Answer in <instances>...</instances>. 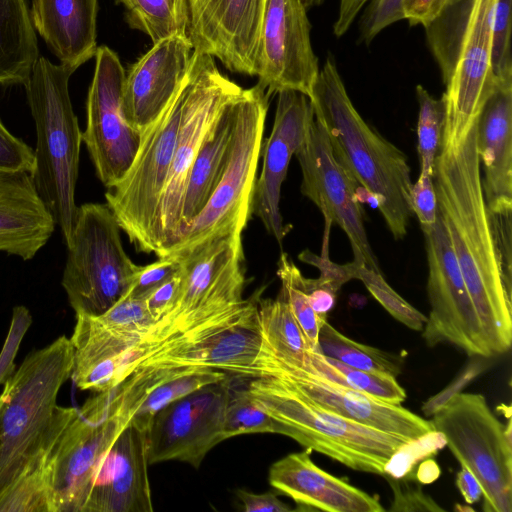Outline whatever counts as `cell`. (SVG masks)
Segmentation results:
<instances>
[{
  "label": "cell",
  "mask_w": 512,
  "mask_h": 512,
  "mask_svg": "<svg viewBox=\"0 0 512 512\" xmlns=\"http://www.w3.org/2000/svg\"><path fill=\"white\" fill-rule=\"evenodd\" d=\"M477 131L478 120L459 142L441 144L433 183L438 214L495 356L511 347L512 306L484 198Z\"/></svg>",
  "instance_id": "1"
},
{
  "label": "cell",
  "mask_w": 512,
  "mask_h": 512,
  "mask_svg": "<svg viewBox=\"0 0 512 512\" xmlns=\"http://www.w3.org/2000/svg\"><path fill=\"white\" fill-rule=\"evenodd\" d=\"M73 347L62 335L30 352L0 395V499L36 473L50 444L77 412L57 404L71 377Z\"/></svg>",
  "instance_id": "2"
},
{
  "label": "cell",
  "mask_w": 512,
  "mask_h": 512,
  "mask_svg": "<svg viewBox=\"0 0 512 512\" xmlns=\"http://www.w3.org/2000/svg\"><path fill=\"white\" fill-rule=\"evenodd\" d=\"M337 161L375 201L396 240L408 230L411 169L407 156L372 128L354 107L336 63L327 56L309 96Z\"/></svg>",
  "instance_id": "3"
},
{
  "label": "cell",
  "mask_w": 512,
  "mask_h": 512,
  "mask_svg": "<svg viewBox=\"0 0 512 512\" xmlns=\"http://www.w3.org/2000/svg\"><path fill=\"white\" fill-rule=\"evenodd\" d=\"M40 56L25 89L36 128L35 188L68 242L78 207L75 188L79 172L82 132L69 95L75 72Z\"/></svg>",
  "instance_id": "4"
},
{
  "label": "cell",
  "mask_w": 512,
  "mask_h": 512,
  "mask_svg": "<svg viewBox=\"0 0 512 512\" xmlns=\"http://www.w3.org/2000/svg\"><path fill=\"white\" fill-rule=\"evenodd\" d=\"M246 389L261 410L284 426L285 436L357 471L384 476L390 458L410 441L327 410L278 376L253 377Z\"/></svg>",
  "instance_id": "5"
},
{
  "label": "cell",
  "mask_w": 512,
  "mask_h": 512,
  "mask_svg": "<svg viewBox=\"0 0 512 512\" xmlns=\"http://www.w3.org/2000/svg\"><path fill=\"white\" fill-rule=\"evenodd\" d=\"M181 256L182 283L171 312L153 325L124 357L123 375L181 335L241 305L245 286L242 232L212 238Z\"/></svg>",
  "instance_id": "6"
},
{
  "label": "cell",
  "mask_w": 512,
  "mask_h": 512,
  "mask_svg": "<svg viewBox=\"0 0 512 512\" xmlns=\"http://www.w3.org/2000/svg\"><path fill=\"white\" fill-rule=\"evenodd\" d=\"M138 407L117 385L77 408L29 482L48 491L53 512H82L96 467Z\"/></svg>",
  "instance_id": "7"
},
{
  "label": "cell",
  "mask_w": 512,
  "mask_h": 512,
  "mask_svg": "<svg viewBox=\"0 0 512 512\" xmlns=\"http://www.w3.org/2000/svg\"><path fill=\"white\" fill-rule=\"evenodd\" d=\"M269 97L257 83L236 98L232 142L220 181L200 214L163 257L185 254L212 238L245 229L252 214Z\"/></svg>",
  "instance_id": "8"
},
{
  "label": "cell",
  "mask_w": 512,
  "mask_h": 512,
  "mask_svg": "<svg viewBox=\"0 0 512 512\" xmlns=\"http://www.w3.org/2000/svg\"><path fill=\"white\" fill-rule=\"evenodd\" d=\"M120 230L107 204L78 207L61 281L75 315H102L127 293L140 266L126 254Z\"/></svg>",
  "instance_id": "9"
},
{
  "label": "cell",
  "mask_w": 512,
  "mask_h": 512,
  "mask_svg": "<svg viewBox=\"0 0 512 512\" xmlns=\"http://www.w3.org/2000/svg\"><path fill=\"white\" fill-rule=\"evenodd\" d=\"M432 415L435 431L479 482L483 510L511 512V420L503 425L482 394L464 392L453 395Z\"/></svg>",
  "instance_id": "10"
},
{
  "label": "cell",
  "mask_w": 512,
  "mask_h": 512,
  "mask_svg": "<svg viewBox=\"0 0 512 512\" xmlns=\"http://www.w3.org/2000/svg\"><path fill=\"white\" fill-rule=\"evenodd\" d=\"M187 96L176 150L157 208L155 253L163 257L181 230L187 179L207 134L243 88L224 76L214 57L193 51L185 79Z\"/></svg>",
  "instance_id": "11"
},
{
  "label": "cell",
  "mask_w": 512,
  "mask_h": 512,
  "mask_svg": "<svg viewBox=\"0 0 512 512\" xmlns=\"http://www.w3.org/2000/svg\"><path fill=\"white\" fill-rule=\"evenodd\" d=\"M187 96L186 83L142 133L136 157L120 182L107 188L106 204L136 249L155 253L158 204L176 150Z\"/></svg>",
  "instance_id": "12"
},
{
  "label": "cell",
  "mask_w": 512,
  "mask_h": 512,
  "mask_svg": "<svg viewBox=\"0 0 512 512\" xmlns=\"http://www.w3.org/2000/svg\"><path fill=\"white\" fill-rule=\"evenodd\" d=\"M295 156L302 172L301 193L324 217L320 255L329 256L330 230L337 224L350 242L353 260L381 272L364 226L360 186L335 158L326 128L315 116Z\"/></svg>",
  "instance_id": "13"
},
{
  "label": "cell",
  "mask_w": 512,
  "mask_h": 512,
  "mask_svg": "<svg viewBox=\"0 0 512 512\" xmlns=\"http://www.w3.org/2000/svg\"><path fill=\"white\" fill-rule=\"evenodd\" d=\"M125 75L117 54L107 46L98 47L82 142L97 177L106 188L116 185L126 175L141 142L142 134L130 125L124 111Z\"/></svg>",
  "instance_id": "14"
},
{
  "label": "cell",
  "mask_w": 512,
  "mask_h": 512,
  "mask_svg": "<svg viewBox=\"0 0 512 512\" xmlns=\"http://www.w3.org/2000/svg\"><path fill=\"white\" fill-rule=\"evenodd\" d=\"M424 237L428 263L427 294L431 307L422 329L424 340L429 346L450 343L469 356L492 357L439 214L433 229Z\"/></svg>",
  "instance_id": "15"
},
{
  "label": "cell",
  "mask_w": 512,
  "mask_h": 512,
  "mask_svg": "<svg viewBox=\"0 0 512 512\" xmlns=\"http://www.w3.org/2000/svg\"><path fill=\"white\" fill-rule=\"evenodd\" d=\"M231 379L209 383L158 411L147 432L148 464L177 460L198 468L226 440L225 410Z\"/></svg>",
  "instance_id": "16"
},
{
  "label": "cell",
  "mask_w": 512,
  "mask_h": 512,
  "mask_svg": "<svg viewBox=\"0 0 512 512\" xmlns=\"http://www.w3.org/2000/svg\"><path fill=\"white\" fill-rule=\"evenodd\" d=\"M262 375L284 378L303 395L323 408L383 432L414 440L435 431L431 421L416 415L400 404L377 400L327 380L309 366H297L278 358L261 340L258 355L248 376L253 378Z\"/></svg>",
  "instance_id": "17"
},
{
  "label": "cell",
  "mask_w": 512,
  "mask_h": 512,
  "mask_svg": "<svg viewBox=\"0 0 512 512\" xmlns=\"http://www.w3.org/2000/svg\"><path fill=\"white\" fill-rule=\"evenodd\" d=\"M310 29L301 0H266L255 76L269 96L282 90L311 95L320 69Z\"/></svg>",
  "instance_id": "18"
},
{
  "label": "cell",
  "mask_w": 512,
  "mask_h": 512,
  "mask_svg": "<svg viewBox=\"0 0 512 512\" xmlns=\"http://www.w3.org/2000/svg\"><path fill=\"white\" fill-rule=\"evenodd\" d=\"M496 0H476L452 75L443 93L446 115L441 144L459 142L478 120L495 86L491 68Z\"/></svg>",
  "instance_id": "19"
},
{
  "label": "cell",
  "mask_w": 512,
  "mask_h": 512,
  "mask_svg": "<svg viewBox=\"0 0 512 512\" xmlns=\"http://www.w3.org/2000/svg\"><path fill=\"white\" fill-rule=\"evenodd\" d=\"M187 35L194 51L232 72L256 75L266 0H190Z\"/></svg>",
  "instance_id": "20"
},
{
  "label": "cell",
  "mask_w": 512,
  "mask_h": 512,
  "mask_svg": "<svg viewBox=\"0 0 512 512\" xmlns=\"http://www.w3.org/2000/svg\"><path fill=\"white\" fill-rule=\"evenodd\" d=\"M277 106L269 137L262 143V169L255 182L252 213L279 243L292 226L280 212L281 187L292 156L303 143L314 111L309 97L294 90L277 93Z\"/></svg>",
  "instance_id": "21"
},
{
  "label": "cell",
  "mask_w": 512,
  "mask_h": 512,
  "mask_svg": "<svg viewBox=\"0 0 512 512\" xmlns=\"http://www.w3.org/2000/svg\"><path fill=\"white\" fill-rule=\"evenodd\" d=\"M193 51L188 35H173L153 44L126 73L124 111L130 125L141 134L178 93Z\"/></svg>",
  "instance_id": "22"
},
{
  "label": "cell",
  "mask_w": 512,
  "mask_h": 512,
  "mask_svg": "<svg viewBox=\"0 0 512 512\" xmlns=\"http://www.w3.org/2000/svg\"><path fill=\"white\" fill-rule=\"evenodd\" d=\"M146 432L129 423L101 457L82 512H152Z\"/></svg>",
  "instance_id": "23"
},
{
  "label": "cell",
  "mask_w": 512,
  "mask_h": 512,
  "mask_svg": "<svg viewBox=\"0 0 512 512\" xmlns=\"http://www.w3.org/2000/svg\"><path fill=\"white\" fill-rule=\"evenodd\" d=\"M312 450L288 454L269 469V483L290 497L301 510L383 512L379 498L319 468Z\"/></svg>",
  "instance_id": "24"
},
{
  "label": "cell",
  "mask_w": 512,
  "mask_h": 512,
  "mask_svg": "<svg viewBox=\"0 0 512 512\" xmlns=\"http://www.w3.org/2000/svg\"><path fill=\"white\" fill-rule=\"evenodd\" d=\"M477 147L489 211H512V84L495 82L478 117Z\"/></svg>",
  "instance_id": "25"
},
{
  "label": "cell",
  "mask_w": 512,
  "mask_h": 512,
  "mask_svg": "<svg viewBox=\"0 0 512 512\" xmlns=\"http://www.w3.org/2000/svg\"><path fill=\"white\" fill-rule=\"evenodd\" d=\"M55 225L31 174L0 169V252L30 260Z\"/></svg>",
  "instance_id": "26"
},
{
  "label": "cell",
  "mask_w": 512,
  "mask_h": 512,
  "mask_svg": "<svg viewBox=\"0 0 512 512\" xmlns=\"http://www.w3.org/2000/svg\"><path fill=\"white\" fill-rule=\"evenodd\" d=\"M261 345L258 325H238L156 352L136 368L205 367L248 377Z\"/></svg>",
  "instance_id": "27"
},
{
  "label": "cell",
  "mask_w": 512,
  "mask_h": 512,
  "mask_svg": "<svg viewBox=\"0 0 512 512\" xmlns=\"http://www.w3.org/2000/svg\"><path fill=\"white\" fill-rule=\"evenodd\" d=\"M98 0H32L34 29L60 63L77 70L95 56Z\"/></svg>",
  "instance_id": "28"
},
{
  "label": "cell",
  "mask_w": 512,
  "mask_h": 512,
  "mask_svg": "<svg viewBox=\"0 0 512 512\" xmlns=\"http://www.w3.org/2000/svg\"><path fill=\"white\" fill-rule=\"evenodd\" d=\"M236 98L224 108L194 160L184 194L179 236L200 214L225 169L234 130Z\"/></svg>",
  "instance_id": "29"
},
{
  "label": "cell",
  "mask_w": 512,
  "mask_h": 512,
  "mask_svg": "<svg viewBox=\"0 0 512 512\" xmlns=\"http://www.w3.org/2000/svg\"><path fill=\"white\" fill-rule=\"evenodd\" d=\"M39 57L27 0H0V86L25 85Z\"/></svg>",
  "instance_id": "30"
},
{
  "label": "cell",
  "mask_w": 512,
  "mask_h": 512,
  "mask_svg": "<svg viewBox=\"0 0 512 512\" xmlns=\"http://www.w3.org/2000/svg\"><path fill=\"white\" fill-rule=\"evenodd\" d=\"M257 318L262 343L275 356L297 366H307L312 351L281 293L276 299L258 298Z\"/></svg>",
  "instance_id": "31"
},
{
  "label": "cell",
  "mask_w": 512,
  "mask_h": 512,
  "mask_svg": "<svg viewBox=\"0 0 512 512\" xmlns=\"http://www.w3.org/2000/svg\"><path fill=\"white\" fill-rule=\"evenodd\" d=\"M307 366L327 380L377 400L399 405L406 398L404 388L395 377L353 368L320 352L309 353Z\"/></svg>",
  "instance_id": "32"
},
{
  "label": "cell",
  "mask_w": 512,
  "mask_h": 512,
  "mask_svg": "<svg viewBox=\"0 0 512 512\" xmlns=\"http://www.w3.org/2000/svg\"><path fill=\"white\" fill-rule=\"evenodd\" d=\"M127 9L131 27L146 33L155 44L173 35H187L188 0H117Z\"/></svg>",
  "instance_id": "33"
},
{
  "label": "cell",
  "mask_w": 512,
  "mask_h": 512,
  "mask_svg": "<svg viewBox=\"0 0 512 512\" xmlns=\"http://www.w3.org/2000/svg\"><path fill=\"white\" fill-rule=\"evenodd\" d=\"M318 347L321 354L353 368L395 378L401 372L400 360L394 355L346 337L327 320L320 327Z\"/></svg>",
  "instance_id": "34"
},
{
  "label": "cell",
  "mask_w": 512,
  "mask_h": 512,
  "mask_svg": "<svg viewBox=\"0 0 512 512\" xmlns=\"http://www.w3.org/2000/svg\"><path fill=\"white\" fill-rule=\"evenodd\" d=\"M228 377L226 371L194 367L174 376L155 387L136 410L130 423L147 432L155 414L166 405L176 401L195 390Z\"/></svg>",
  "instance_id": "35"
},
{
  "label": "cell",
  "mask_w": 512,
  "mask_h": 512,
  "mask_svg": "<svg viewBox=\"0 0 512 512\" xmlns=\"http://www.w3.org/2000/svg\"><path fill=\"white\" fill-rule=\"evenodd\" d=\"M277 266V275L281 280L280 293L303 331L310 350L319 352V330L327 319L320 318L312 309L304 287V276L287 253H281Z\"/></svg>",
  "instance_id": "36"
},
{
  "label": "cell",
  "mask_w": 512,
  "mask_h": 512,
  "mask_svg": "<svg viewBox=\"0 0 512 512\" xmlns=\"http://www.w3.org/2000/svg\"><path fill=\"white\" fill-rule=\"evenodd\" d=\"M476 0H450L438 17L425 27L430 50L444 58L459 53Z\"/></svg>",
  "instance_id": "37"
},
{
  "label": "cell",
  "mask_w": 512,
  "mask_h": 512,
  "mask_svg": "<svg viewBox=\"0 0 512 512\" xmlns=\"http://www.w3.org/2000/svg\"><path fill=\"white\" fill-rule=\"evenodd\" d=\"M419 104L417 123V151L420 161V173L433 176L435 159L441 146L446 115L444 96L437 99L431 96L421 85L416 86Z\"/></svg>",
  "instance_id": "38"
},
{
  "label": "cell",
  "mask_w": 512,
  "mask_h": 512,
  "mask_svg": "<svg viewBox=\"0 0 512 512\" xmlns=\"http://www.w3.org/2000/svg\"><path fill=\"white\" fill-rule=\"evenodd\" d=\"M224 430L226 438L243 434H285L284 426L261 410L251 399L247 389L231 387L225 410Z\"/></svg>",
  "instance_id": "39"
},
{
  "label": "cell",
  "mask_w": 512,
  "mask_h": 512,
  "mask_svg": "<svg viewBox=\"0 0 512 512\" xmlns=\"http://www.w3.org/2000/svg\"><path fill=\"white\" fill-rule=\"evenodd\" d=\"M363 282L370 294L381 306L396 320L412 330L423 329L427 316L408 303L383 278L381 272L360 263L356 270V277Z\"/></svg>",
  "instance_id": "40"
},
{
  "label": "cell",
  "mask_w": 512,
  "mask_h": 512,
  "mask_svg": "<svg viewBox=\"0 0 512 512\" xmlns=\"http://www.w3.org/2000/svg\"><path fill=\"white\" fill-rule=\"evenodd\" d=\"M511 3L496 0L492 20L491 68L498 84H512Z\"/></svg>",
  "instance_id": "41"
},
{
  "label": "cell",
  "mask_w": 512,
  "mask_h": 512,
  "mask_svg": "<svg viewBox=\"0 0 512 512\" xmlns=\"http://www.w3.org/2000/svg\"><path fill=\"white\" fill-rule=\"evenodd\" d=\"M96 317L112 330L136 338L138 343L154 324L145 300L128 295H124L105 313Z\"/></svg>",
  "instance_id": "42"
},
{
  "label": "cell",
  "mask_w": 512,
  "mask_h": 512,
  "mask_svg": "<svg viewBox=\"0 0 512 512\" xmlns=\"http://www.w3.org/2000/svg\"><path fill=\"white\" fill-rule=\"evenodd\" d=\"M444 445V437L437 431H432L422 437L410 440L390 458L385 467L384 476L401 478L410 474L414 465L419 460L434 454Z\"/></svg>",
  "instance_id": "43"
},
{
  "label": "cell",
  "mask_w": 512,
  "mask_h": 512,
  "mask_svg": "<svg viewBox=\"0 0 512 512\" xmlns=\"http://www.w3.org/2000/svg\"><path fill=\"white\" fill-rule=\"evenodd\" d=\"M403 0H369L359 20V41L369 45L386 27L404 19Z\"/></svg>",
  "instance_id": "44"
},
{
  "label": "cell",
  "mask_w": 512,
  "mask_h": 512,
  "mask_svg": "<svg viewBox=\"0 0 512 512\" xmlns=\"http://www.w3.org/2000/svg\"><path fill=\"white\" fill-rule=\"evenodd\" d=\"M158 258L157 261L149 265L140 266L125 295L144 299L158 286L175 275L181 267L182 260L179 255Z\"/></svg>",
  "instance_id": "45"
},
{
  "label": "cell",
  "mask_w": 512,
  "mask_h": 512,
  "mask_svg": "<svg viewBox=\"0 0 512 512\" xmlns=\"http://www.w3.org/2000/svg\"><path fill=\"white\" fill-rule=\"evenodd\" d=\"M298 258L300 261L315 266L320 271L318 278L313 279L314 283L337 295L340 288L348 281L355 279L356 270L360 262L352 261L345 264H338L328 257L317 255L310 250H303Z\"/></svg>",
  "instance_id": "46"
},
{
  "label": "cell",
  "mask_w": 512,
  "mask_h": 512,
  "mask_svg": "<svg viewBox=\"0 0 512 512\" xmlns=\"http://www.w3.org/2000/svg\"><path fill=\"white\" fill-rule=\"evenodd\" d=\"M393 492L390 511H445L417 483L410 482V476L393 478L385 476Z\"/></svg>",
  "instance_id": "47"
},
{
  "label": "cell",
  "mask_w": 512,
  "mask_h": 512,
  "mask_svg": "<svg viewBox=\"0 0 512 512\" xmlns=\"http://www.w3.org/2000/svg\"><path fill=\"white\" fill-rule=\"evenodd\" d=\"M0 169L32 174L35 169L34 150L14 136L0 117Z\"/></svg>",
  "instance_id": "48"
},
{
  "label": "cell",
  "mask_w": 512,
  "mask_h": 512,
  "mask_svg": "<svg viewBox=\"0 0 512 512\" xmlns=\"http://www.w3.org/2000/svg\"><path fill=\"white\" fill-rule=\"evenodd\" d=\"M410 200L412 212L416 214L423 233H429L438 218L433 176L425 173L419 174L417 181L412 184Z\"/></svg>",
  "instance_id": "49"
},
{
  "label": "cell",
  "mask_w": 512,
  "mask_h": 512,
  "mask_svg": "<svg viewBox=\"0 0 512 512\" xmlns=\"http://www.w3.org/2000/svg\"><path fill=\"white\" fill-rule=\"evenodd\" d=\"M31 322L32 318L26 307L17 306L13 309L9 335L0 354V384H4L15 372L13 359Z\"/></svg>",
  "instance_id": "50"
},
{
  "label": "cell",
  "mask_w": 512,
  "mask_h": 512,
  "mask_svg": "<svg viewBox=\"0 0 512 512\" xmlns=\"http://www.w3.org/2000/svg\"><path fill=\"white\" fill-rule=\"evenodd\" d=\"M510 212L491 213L490 219L495 238L496 248L500 260L505 288L511 294V237L512 220Z\"/></svg>",
  "instance_id": "51"
},
{
  "label": "cell",
  "mask_w": 512,
  "mask_h": 512,
  "mask_svg": "<svg viewBox=\"0 0 512 512\" xmlns=\"http://www.w3.org/2000/svg\"><path fill=\"white\" fill-rule=\"evenodd\" d=\"M181 283L182 273L180 267L175 275L144 298L147 310L154 322L153 325L171 312L178 298Z\"/></svg>",
  "instance_id": "52"
},
{
  "label": "cell",
  "mask_w": 512,
  "mask_h": 512,
  "mask_svg": "<svg viewBox=\"0 0 512 512\" xmlns=\"http://www.w3.org/2000/svg\"><path fill=\"white\" fill-rule=\"evenodd\" d=\"M450 0H403V15L411 26L424 28L433 22Z\"/></svg>",
  "instance_id": "53"
},
{
  "label": "cell",
  "mask_w": 512,
  "mask_h": 512,
  "mask_svg": "<svg viewBox=\"0 0 512 512\" xmlns=\"http://www.w3.org/2000/svg\"><path fill=\"white\" fill-rule=\"evenodd\" d=\"M484 367L486 366L482 361H474L473 363L471 362L449 386L430 398L423 405V412L426 415H432L453 395L459 393L460 390L467 385V383H469L474 377H476V375L482 371V369H484Z\"/></svg>",
  "instance_id": "54"
},
{
  "label": "cell",
  "mask_w": 512,
  "mask_h": 512,
  "mask_svg": "<svg viewBox=\"0 0 512 512\" xmlns=\"http://www.w3.org/2000/svg\"><path fill=\"white\" fill-rule=\"evenodd\" d=\"M236 494L243 503L246 512H289L292 510L272 492L256 494L244 489H238Z\"/></svg>",
  "instance_id": "55"
},
{
  "label": "cell",
  "mask_w": 512,
  "mask_h": 512,
  "mask_svg": "<svg viewBox=\"0 0 512 512\" xmlns=\"http://www.w3.org/2000/svg\"><path fill=\"white\" fill-rule=\"evenodd\" d=\"M304 287L314 312L320 318L327 319V313L334 306L337 295L317 286L312 278L304 277Z\"/></svg>",
  "instance_id": "56"
},
{
  "label": "cell",
  "mask_w": 512,
  "mask_h": 512,
  "mask_svg": "<svg viewBox=\"0 0 512 512\" xmlns=\"http://www.w3.org/2000/svg\"><path fill=\"white\" fill-rule=\"evenodd\" d=\"M369 0H340L333 32L337 37L344 35Z\"/></svg>",
  "instance_id": "57"
},
{
  "label": "cell",
  "mask_w": 512,
  "mask_h": 512,
  "mask_svg": "<svg viewBox=\"0 0 512 512\" xmlns=\"http://www.w3.org/2000/svg\"><path fill=\"white\" fill-rule=\"evenodd\" d=\"M456 485L468 505L482 497V489L476 477L465 467L457 473Z\"/></svg>",
  "instance_id": "58"
},
{
  "label": "cell",
  "mask_w": 512,
  "mask_h": 512,
  "mask_svg": "<svg viewBox=\"0 0 512 512\" xmlns=\"http://www.w3.org/2000/svg\"><path fill=\"white\" fill-rule=\"evenodd\" d=\"M439 475L440 468L437 463L432 459H427L419 465L415 478L421 483L428 484L435 481Z\"/></svg>",
  "instance_id": "59"
},
{
  "label": "cell",
  "mask_w": 512,
  "mask_h": 512,
  "mask_svg": "<svg viewBox=\"0 0 512 512\" xmlns=\"http://www.w3.org/2000/svg\"><path fill=\"white\" fill-rule=\"evenodd\" d=\"M305 8L308 10L310 8L321 5L324 0H301Z\"/></svg>",
  "instance_id": "60"
},
{
  "label": "cell",
  "mask_w": 512,
  "mask_h": 512,
  "mask_svg": "<svg viewBox=\"0 0 512 512\" xmlns=\"http://www.w3.org/2000/svg\"><path fill=\"white\" fill-rule=\"evenodd\" d=\"M188 1H190V0H188Z\"/></svg>",
  "instance_id": "61"
}]
</instances>
